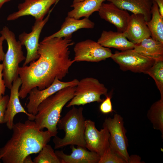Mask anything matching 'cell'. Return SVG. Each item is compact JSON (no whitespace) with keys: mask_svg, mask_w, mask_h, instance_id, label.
<instances>
[{"mask_svg":"<svg viewBox=\"0 0 163 163\" xmlns=\"http://www.w3.org/2000/svg\"><path fill=\"white\" fill-rule=\"evenodd\" d=\"M11 0H0V9L1 8L5 3Z\"/></svg>","mask_w":163,"mask_h":163,"instance_id":"35","label":"cell"},{"mask_svg":"<svg viewBox=\"0 0 163 163\" xmlns=\"http://www.w3.org/2000/svg\"><path fill=\"white\" fill-rule=\"evenodd\" d=\"M3 69L2 64H0V99L5 95L6 88L5 82L3 79Z\"/></svg>","mask_w":163,"mask_h":163,"instance_id":"30","label":"cell"},{"mask_svg":"<svg viewBox=\"0 0 163 163\" xmlns=\"http://www.w3.org/2000/svg\"><path fill=\"white\" fill-rule=\"evenodd\" d=\"M133 49L155 61L163 60V43L154 40L151 37L135 44Z\"/></svg>","mask_w":163,"mask_h":163,"instance_id":"21","label":"cell"},{"mask_svg":"<svg viewBox=\"0 0 163 163\" xmlns=\"http://www.w3.org/2000/svg\"><path fill=\"white\" fill-rule=\"evenodd\" d=\"M152 0L151 18L146 24L151 33V37L154 40L163 43V17L160 14L156 2Z\"/></svg>","mask_w":163,"mask_h":163,"instance_id":"23","label":"cell"},{"mask_svg":"<svg viewBox=\"0 0 163 163\" xmlns=\"http://www.w3.org/2000/svg\"><path fill=\"white\" fill-rule=\"evenodd\" d=\"M141 158L139 155H129L128 163H141Z\"/></svg>","mask_w":163,"mask_h":163,"instance_id":"31","label":"cell"},{"mask_svg":"<svg viewBox=\"0 0 163 163\" xmlns=\"http://www.w3.org/2000/svg\"><path fill=\"white\" fill-rule=\"evenodd\" d=\"M106 96V98L101 102L99 107L100 111L104 114H108L113 111L111 100V95L108 94Z\"/></svg>","mask_w":163,"mask_h":163,"instance_id":"28","label":"cell"},{"mask_svg":"<svg viewBox=\"0 0 163 163\" xmlns=\"http://www.w3.org/2000/svg\"><path fill=\"white\" fill-rule=\"evenodd\" d=\"M9 96H3L0 99V124L5 123V116Z\"/></svg>","mask_w":163,"mask_h":163,"instance_id":"29","label":"cell"},{"mask_svg":"<svg viewBox=\"0 0 163 163\" xmlns=\"http://www.w3.org/2000/svg\"><path fill=\"white\" fill-rule=\"evenodd\" d=\"M23 163H34L30 155L27 156L24 159Z\"/></svg>","mask_w":163,"mask_h":163,"instance_id":"34","label":"cell"},{"mask_svg":"<svg viewBox=\"0 0 163 163\" xmlns=\"http://www.w3.org/2000/svg\"><path fill=\"white\" fill-rule=\"evenodd\" d=\"M1 158H2V157H1V155H0V160L1 159ZM0 163H1L0 161Z\"/></svg>","mask_w":163,"mask_h":163,"instance_id":"37","label":"cell"},{"mask_svg":"<svg viewBox=\"0 0 163 163\" xmlns=\"http://www.w3.org/2000/svg\"><path fill=\"white\" fill-rule=\"evenodd\" d=\"M59 0H25L18 4V10L9 14L7 18L8 21H12L19 18L30 15L35 21H40L50 11L51 6Z\"/></svg>","mask_w":163,"mask_h":163,"instance_id":"11","label":"cell"},{"mask_svg":"<svg viewBox=\"0 0 163 163\" xmlns=\"http://www.w3.org/2000/svg\"><path fill=\"white\" fill-rule=\"evenodd\" d=\"M98 163H126V161L118 155L109 146L100 156Z\"/></svg>","mask_w":163,"mask_h":163,"instance_id":"27","label":"cell"},{"mask_svg":"<svg viewBox=\"0 0 163 163\" xmlns=\"http://www.w3.org/2000/svg\"><path fill=\"white\" fill-rule=\"evenodd\" d=\"M52 9L50 10L47 16L40 21H35L29 33L24 32L18 37L19 40L22 46H24L27 50V55L23 66L28 65L39 57L38 50L39 39L43 27L48 21Z\"/></svg>","mask_w":163,"mask_h":163,"instance_id":"10","label":"cell"},{"mask_svg":"<svg viewBox=\"0 0 163 163\" xmlns=\"http://www.w3.org/2000/svg\"><path fill=\"white\" fill-rule=\"evenodd\" d=\"M143 15L132 14L130 15L127 28L123 32L128 40L136 44L151 36Z\"/></svg>","mask_w":163,"mask_h":163,"instance_id":"16","label":"cell"},{"mask_svg":"<svg viewBox=\"0 0 163 163\" xmlns=\"http://www.w3.org/2000/svg\"><path fill=\"white\" fill-rule=\"evenodd\" d=\"M5 40V38L3 36L0 37V62L3 61L5 55L2 46L3 43Z\"/></svg>","mask_w":163,"mask_h":163,"instance_id":"32","label":"cell"},{"mask_svg":"<svg viewBox=\"0 0 163 163\" xmlns=\"http://www.w3.org/2000/svg\"><path fill=\"white\" fill-rule=\"evenodd\" d=\"M83 108L80 107L72 108L62 118H60L57 127L65 133L62 139L54 136L53 142L54 149H58L69 145L85 147L84 138L85 120L83 114Z\"/></svg>","mask_w":163,"mask_h":163,"instance_id":"4","label":"cell"},{"mask_svg":"<svg viewBox=\"0 0 163 163\" xmlns=\"http://www.w3.org/2000/svg\"><path fill=\"white\" fill-rule=\"evenodd\" d=\"M72 153L65 154L62 151L56 150L55 152L61 163H98L100 155L97 153L87 150L85 147L71 145Z\"/></svg>","mask_w":163,"mask_h":163,"instance_id":"17","label":"cell"},{"mask_svg":"<svg viewBox=\"0 0 163 163\" xmlns=\"http://www.w3.org/2000/svg\"><path fill=\"white\" fill-rule=\"evenodd\" d=\"M157 4L158 7L160 14L163 17V0H154Z\"/></svg>","mask_w":163,"mask_h":163,"instance_id":"33","label":"cell"},{"mask_svg":"<svg viewBox=\"0 0 163 163\" xmlns=\"http://www.w3.org/2000/svg\"><path fill=\"white\" fill-rule=\"evenodd\" d=\"M76 86L64 88L43 100L39 105L35 122L39 129L46 128L56 135L57 124L64 107L73 97Z\"/></svg>","mask_w":163,"mask_h":163,"instance_id":"3","label":"cell"},{"mask_svg":"<svg viewBox=\"0 0 163 163\" xmlns=\"http://www.w3.org/2000/svg\"><path fill=\"white\" fill-rule=\"evenodd\" d=\"M85 148L100 156L109 146V133L105 127L100 130H97L95 122L90 120H85Z\"/></svg>","mask_w":163,"mask_h":163,"instance_id":"12","label":"cell"},{"mask_svg":"<svg viewBox=\"0 0 163 163\" xmlns=\"http://www.w3.org/2000/svg\"><path fill=\"white\" fill-rule=\"evenodd\" d=\"M0 33L8 45V49L2 61V74L6 87L10 89L14 81L18 77L19 64L25 60L26 57L22 50V45L19 40H17L13 32L4 26Z\"/></svg>","mask_w":163,"mask_h":163,"instance_id":"5","label":"cell"},{"mask_svg":"<svg viewBox=\"0 0 163 163\" xmlns=\"http://www.w3.org/2000/svg\"><path fill=\"white\" fill-rule=\"evenodd\" d=\"M94 25V23L88 18H84L80 20L67 16L59 30L51 35L45 37L44 39L72 38L73 33L78 30L82 28H93Z\"/></svg>","mask_w":163,"mask_h":163,"instance_id":"18","label":"cell"},{"mask_svg":"<svg viewBox=\"0 0 163 163\" xmlns=\"http://www.w3.org/2000/svg\"><path fill=\"white\" fill-rule=\"evenodd\" d=\"M74 43L70 37L43 39L39 43L38 58L18 69L22 81L19 90L21 99H24L33 88L45 89L56 78L61 80L68 74L75 62L70 57L69 49Z\"/></svg>","mask_w":163,"mask_h":163,"instance_id":"1","label":"cell"},{"mask_svg":"<svg viewBox=\"0 0 163 163\" xmlns=\"http://www.w3.org/2000/svg\"><path fill=\"white\" fill-rule=\"evenodd\" d=\"M120 8L131 12L133 14L144 15L146 22L151 18L152 0H106Z\"/></svg>","mask_w":163,"mask_h":163,"instance_id":"20","label":"cell"},{"mask_svg":"<svg viewBox=\"0 0 163 163\" xmlns=\"http://www.w3.org/2000/svg\"><path fill=\"white\" fill-rule=\"evenodd\" d=\"M84 0H73V4H74L82 1Z\"/></svg>","mask_w":163,"mask_h":163,"instance_id":"36","label":"cell"},{"mask_svg":"<svg viewBox=\"0 0 163 163\" xmlns=\"http://www.w3.org/2000/svg\"><path fill=\"white\" fill-rule=\"evenodd\" d=\"M124 123L122 117L116 113L113 118L109 117L105 119L103 127H106L109 133V146L110 148L126 163H128V139Z\"/></svg>","mask_w":163,"mask_h":163,"instance_id":"7","label":"cell"},{"mask_svg":"<svg viewBox=\"0 0 163 163\" xmlns=\"http://www.w3.org/2000/svg\"><path fill=\"white\" fill-rule=\"evenodd\" d=\"M97 42L102 46L121 51L133 49L135 44L125 37L123 33L103 30Z\"/></svg>","mask_w":163,"mask_h":163,"instance_id":"19","label":"cell"},{"mask_svg":"<svg viewBox=\"0 0 163 163\" xmlns=\"http://www.w3.org/2000/svg\"><path fill=\"white\" fill-rule=\"evenodd\" d=\"M147 116L153 128L159 131L163 136V98L154 103L148 110Z\"/></svg>","mask_w":163,"mask_h":163,"instance_id":"24","label":"cell"},{"mask_svg":"<svg viewBox=\"0 0 163 163\" xmlns=\"http://www.w3.org/2000/svg\"><path fill=\"white\" fill-rule=\"evenodd\" d=\"M98 11L100 17L113 24L117 31L123 33L126 30L130 16L128 11L110 2L103 3Z\"/></svg>","mask_w":163,"mask_h":163,"instance_id":"15","label":"cell"},{"mask_svg":"<svg viewBox=\"0 0 163 163\" xmlns=\"http://www.w3.org/2000/svg\"><path fill=\"white\" fill-rule=\"evenodd\" d=\"M146 74L154 80L160 92L161 98H163V60L155 61Z\"/></svg>","mask_w":163,"mask_h":163,"instance_id":"25","label":"cell"},{"mask_svg":"<svg viewBox=\"0 0 163 163\" xmlns=\"http://www.w3.org/2000/svg\"><path fill=\"white\" fill-rule=\"evenodd\" d=\"M11 138L0 148V155L4 163H23L24 158L39 152L56 135L47 130H40L35 121L27 120L13 125Z\"/></svg>","mask_w":163,"mask_h":163,"instance_id":"2","label":"cell"},{"mask_svg":"<svg viewBox=\"0 0 163 163\" xmlns=\"http://www.w3.org/2000/svg\"><path fill=\"white\" fill-rule=\"evenodd\" d=\"M33 160L34 163H61L51 146L46 144Z\"/></svg>","mask_w":163,"mask_h":163,"instance_id":"26","label":"cell"},{"mask_svg":"<svg viewBox=\"0 0 163 163\" xmlns=\"http://www.w3.org/2000/svg\"><path fill=\"white\" fill-rule=\"evenodd\" d=\"M21 84V80L18 77L14 81L10 89V96L5 111L4 120L8 128L10 130L12 129L14 124V117L18 113H24L28 117V120H34L35 117V115L26 111L21 103L19 90Z\"/></svg>","mask_w":163,"mask_h":163,"instance_id":"14","label":"cell"},{"mask_svg":"<svg viewBox=\"0 0 163 163\" xmlns=\"http://www.w3.org/2000/svg\"><path fill=\"white\" fill-rule=\"evenodd\" d=\"M107 91L104 85L97 79L93 77L82 78L76 86L74 97L66 107L84 105L95 102H102L104 99L101 98V95H107Z\"/></svg>","mask_w":163,"mask_h":163,"instance_id":"6","label":"cell"},{"mask_svg":"<svg viewBox=\"0 0 163 163\" xmlns=\"http://www.w3.org/2000/svg\"><path fill=\"white\" fill-rule=\"evenodd\" d=\"M75 62H98L110 58L113 53L110 49L97 42L87 39L77 43L74 47Z\"/></svg>","mask_w":163,"mask_h":163,"instance_id":"9","label":"cell"},{"mask_svg":"<svg viewBox=\"0 0 163 163\" xmlns=\"http://www.w3.org/2000/svg\"><path fill=\"white\" fill-rule=\"evenodd\" d=\"M106 0H84L72 4V10L69 11L68 17L79 19L82 17L89 18L94 12L98 11L102 4Z\"/></svg>","mask_w":163,"mask_h":163,"instance_id":"22","label":"cell"},{"mask_svg":"<svg viewBox=\"0 0 163 163\" xmlns=\"http://www.w3.org/2000/svg\"><path fill=\"white\" fill-rule=\"evenodd\" d=\"M110 58L124 71H129L134 73L146 74L155 61L130 49L120 52L116 51Z\"/></svg>","mask_w":163,"mask_h":163,"instance_id":"8","label":"cell"},{"mask_svg":"<svg viewBox=\"0 0 163 163\" xmlns=\"http://www.w3.org/2000/svg\"><path fill=\"white\" fill-rule=\"evenodd\" d=\"M78 82L77 79H74L70 81L63 82L56 78L49 86L45 89L40 90L37 87L33 88L28 94L27 111L35 116L39 105L43 100L64 88L76 86Z\"/></svg>","mask_w":163,"mask_h":163,"instance_id":"13","label":"cell"}]
</instances>
